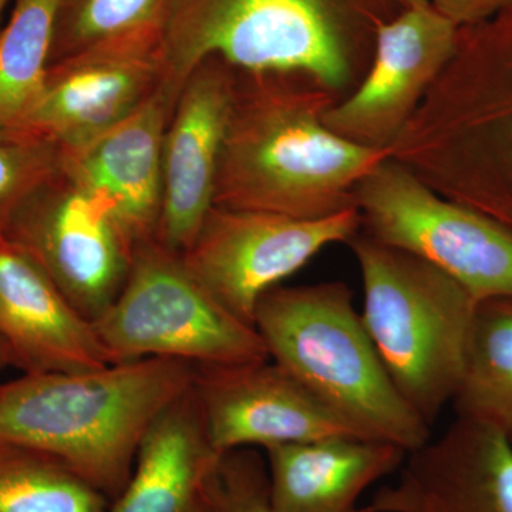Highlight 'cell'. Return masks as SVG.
<instances>
[{
    "instance_id": "1",
    "label": "cell",
    "mask_w": 512,
    "mask_h": 512,
    "mask_svg": "<svg viewBox=\"0 0 512 512\" xmlns=\"http://www.w3.org/2000/svg\"><path fill=\"white\" fill-rule=\"evenodd\" d=\"M338 100L303 74L238 70L215 207L302 220L356 207L357 184L390 150L333 133L323 114Z\"/></svg>"
},
{
    "instance_id": "2",
    "label": "cell",
    "mask_w": 512,
    "mask_h": 512,
    "mask_svg": "<svg viewBox=\"0 0 512 512\" xmlns=\"http://www.w3.org/2000/svg\"><path fill=\"white\" fill-rule=\"evenodd\" d=\"M403 0H173L165 23V82L175 92L218 56L248 73H296L348 96Z\"/></svg>"
},
{
    "instance_id": "3",
    "label": "cell",
    "mask_w": 512,
    "mask_h": 512,
    "mask_svg": "<svg viewBox=\"0 0 512 512\" xmlns=\"http://www.w3.org/2000/svg\"><path fill=\"white\" fill-rule=\"evenodd\" d=\"M194 376L190 363L158 357L23 373L0 384V439L55 458L111 504L130 480L148 430Z\"/></svg>"
},
{
    "instance_id": "4",
    "label": "cell",
    "mask_w": 512,
    "mask_h": 512,
    "mask_svg": "<svg viewBox=\"0 0 512 512\" xmlns=\"http://www.w3.org/2000/svg\"><path fill=\"white\" fill-rule=\"evenodd\" d=\"M269 359L291 373L367 439L407 454L431 429L396 389L345 282L276 286L256 306Z\"/></svg>"
},
{
    "instance_id": "5",
    "label": "cell",
    "mask_w": 512,
    "mask_h": 512,
    "mask_svg": "<svg viewBox=\"0 0 512 512\" xmlns=\"http://www.w3.org/2000/svg\"><path fill=\"white\" fill-rule=\"evenodd\" d=\"M363 284V325L407 404L431 424L453 403L477 301L436 266L366 232L348 242Z\"/></svg>"
},
{
    "instance_id": "6",
    "label": "cell",
    "mask_w": 512,
    "mask_h": 512,
    "mask_svg": "<svg viewBox=\"0 0 512 512\" xmlns=\"http://www.w3.org/2000/svg\"><path fill=\"white\" fill-rule=\"evenodd\" d=\"M93 326L110 363L158 357L198 367L269 360L255 326L227 311L181 255L156 239L136 245L126 284Z\"/></svg>"
},
{
    "instance_id": "7",
    "label": "cell",
    "mask_w": 512,
    "mask_h": 512,
    "mask_svg": "<svg viewBox=\"0 0 512 512\" xmlns=\"http://www.w3.org/2000/svg\"><path fill=\"white\" fill-rule=\"evenodd\" d=\"M370 237L409 252L453 278L477 302L512 298V231L440 195L386 158L355 190Z\"/></svg>"
},
{
    "instance_id": "8",
    "label": "cell",
    "mask_w": 512,
    "mask_h": 512,
    "mask_svg": "<svg viewBox=\"0 0 512 512\" xmlns=\"http://www.w3.org/2000/svg\"><path fill=\"white\" fill-rule=\"evenodd\" d=\"M2 234L92 323L119 296L136 248L106 204L63 170L16 208Z\"/></svg>"
},
{
    "instance_id": "9",
    "label": "cell",
    "mask_w": 512,
    "mask_h": 512,
    "mask_svg": "<svg viewBox=\"0 0 512 512\" xmlns=\"http://www.w3.org/2000/svg\"><path fill=\"white\" fill-rule=\"evenodd\" d=\"M362 228L357 207L318 220L215 207L181 258L232 315L254 326L256 306L329 245Z\"/></svg>"
},
{
    "instance_id": "10",
    "label": "cell",
    "mask_w": 512,
    "mask_h": 512,
    "mask_svg": "<svg viewBox=\"0 0 512 512\" xmlns=\"http://www.w3.org/2000/svg\"><path fill=\"white\" fill-rule=\"evenodd\" d=\"M164 82L163 33L90 47L49 66L30 134L73 153L136 113Z\"/></svg>"
},
{
    "instance_id": "11",
    "label": "cell",
    "mask_w": 512,
    "mask_h": 512,
    "mask_svg": "<svg viewBox=\"0 0 512 512\" xmlns=\"http://www.w3.org/2000/svg\"><path fill=\"white\" fill-rule=\"evenodd\" d=\"M458 28L430 5L384 23L355 89L323 114L326 126L360 146L389 150L456 50Z\"/></svg>"
},
{
    "instance_id": "12",
    "label": "cell",
    "mask_w": 512,
    "mask_h": 512,
    "mask_svg": "<svg viewBox=\"0 0 512 512\" xmlns=\"http://www.w3.org/2000/svg\"><path fill=\"white\" fill-rule=\"evenodd\" d=\"M192 392L218 453L329 437L367 439L274 362L195 367Z\"/></svg>"
},
{
    "instance_id": "13",
    "label": "cell",
    "mask_w": 512,
    "mask_h": 512,
    "mask_svg": "<svg viewBox=\"0 0 512 512\" xmlns=\"http://www.w3.org/2000/svg\"><path fill=\"white\" fill-rule=\"evenodd\" d=\"M238 70L218 56L202 60L181 86L165 130L163 205L156 241L183 254L214 208L222 143Z\"/></svg>"
},
{
    "instance_id": "14",
    "label": "cell",
    "mask_w": 512,
    "mask_h": 512,
    "mask_svg": "<svg viewBox=\"0 0 512 512\" xmlns=\"http://www.w3.org/2000/svg\"><path fill=\"white\" fill-rule=\"evenodd\" d=\"M366 512H512V440L457 417L446 433L407 454L396 484Z\"/></svg>"
},
{
    "instance_id": "15",
    "label": "cell",
    "mask_w": 512,
    "mask_h": 512,
    "mask_svg": "<svg viewBox=\"0 0 512 512\" xmlns=\"http://www.w3.org/2000/svg\"><path fill=\"white\" fill-rule=\"evenodd\" d=\"M178 99L167 82L119 126L73 153H62L64 174L109 208L133 242L156 238L163 205L165 130Z\"/></svg>"
},
{
    "instance_id": "16",
    "label": "cell",
    "mask_w": 512,
    "mask_h": 512,
    "mask_svg": "<svg viewBox=\"0 0 512 512\" xmlns=\"http://www.w3.org/2000/svg\"><path fill=\"white\" fill-rule=\"evenodd\" d=\"M0 339L13 367L23 373L82 372L110 365L93 323L2 232Z\"/></svg>"
},
{
    "instance_id": "17",
    "label": "cell",
    "mask_w": 512,
    "mask_h": 512,
    "mask_svg": "<svg viewBox=\"0 0 512 512\" xmlns=\"http://www.w3.org/2000/svg\"><path fill=\"white\" fill-rule=\"evenodd\" d=\"M276 512H366L367 488L403 467L407 453L387 441L329 437L264 448Z\"/></svg>"
},
{
    "instance_id": "18",
    "label": "cell",
    "mask_w": 512,
    "mask_h": 512,
    "mask_svg": "<svg viewBox=\"0 0 512 512\" xmlns=\"http://www.w3.org/2000/svg\"><path fill=\"white\" fill-rule=\"evenodd\" d=\"M221 454L208 439L191 386L154 421L130 480L107 512H211Z\"/></svg>"
},
{
    "instance_id": "19",
    "label": "cell",
    "mask_w": 512,
    "mask_h": 512,
    "mask_svg": "<svg viewBox=\"0 0 512 512\" xmlns=\"http://www.w3.org/2000/svg\"><path fill=\"white\" fill-rule=\"evenodd\" d=\"M453 406L512 440V298L477 302Z\"/></svg>"
},
{
    "instance_id": "20",
    "label": "cell",
    "mask_w": 512,
    "mask_h": 512,
    "mask_svg": "<svg viewBox=\"0 0 512 512\" xmlns=\"http://www.w3.org/2000/svg\"><path fill=\"white\" fill-rule=\"evenodd\" d=\"M57 5L59 0H16L0 30V134L33 137L30 117L49 69Z\"/></svg>"
},
{
    "instance_id": "21",
    "label": "cell",
    "mask_w": 512,
    "mask_h": 512,
    "mask_svg": "<svg viewBox=\"0 0 512 512\" xmlns=\"http://www.w3.org/2000/svg\"><path fill=\"white\" fill-rule=\"evenodd\" d=\"M110 501L43 451L0 439V512H107Z\"/></svg>"
},
{
    "instance_id": "22",
    "label": "cell",
    "mask_w": 512,
    "mask_h": 512,
    "mask_svg": "<svg viewBox=\"0 0 512 512\" xmlns=\"http://www.w3.org/2000/svg\"><path fill=\"white\" fill-rule=\"evenodd\" d=\"M173 0H59L49 66L138 33H163Z\"/></svg>"
},
{
    "instance_id": "23",
    "label": "cell",
    "mask_w": 512,
    "mask_h": 512,
    "mask_svg": "<svg viewBox=\"0 0 512 512\" xmlns=\"http://www.w3.org/2000/svg\"><path fill=\"white\" fill-rule=\"evenodd\" d=\"M62 170V151L42 138L0 134V232L10 215Z\"/></svg>"
},
{
    "instance_id": "24",
    "label": "cell",
    "mask_w": 512,
    "mask_h": 512,
    "mask_svg": "<svg viewBox=\"0 0 512 512\" xmlns=\"http://www.w3.org/2000/svg\"><path fill=\"white\" fill-rule=\"evenodd\" d=\"M211 512H276L265 458L252 448L222 453L211 481Z\"/></svg>"
},
{
    "instance_id": "25",
    "label": "cell",
    "mask_w": 512,
    "mask_h": 512,
    "mask_svg": "<svg viewBox=\"0 0 512 512\" xmlns=\"http://www.w3.org/2000/svg\"><path fill=\"white\" fill-rule=\"evenodd\" d=\"M512 0H429L431 8L457 28L478 25L497 15Z\"/></svg>"
},
{
    "instance_id": "26",
    "label": "cell",
    "mask_w": 512,
    "mask_h": 512,
    "mask_svg": "<svg viewBox=\"0 0 512 512\" xmlns=\"http://www.w3.org/2000/svg\"><path fill=\"white\" fill-rule=\"evenodd\" d=\"M6 367H13V359L8 346L0 339V370L6 369Z\"/></svg>"
},
{
    "instance_id": "27",
    "label": "cell",
    "mask_w": 512,
    "mask_h": 512,
    "mask_svg": "<svg viewBox=\"0 0 512 512\" xmlns=\"http://www.w3.org/2000/svg\"><path fill=\"white\" fill-rule=\"evenodd\" d=\"M406 8H414V6H427L430 5L429 0H403Z\"/></svg>"
},
{
    "instance_id": "28",
    "label": "cell",
    "mask_w": 512,
    "mask_h": 512,
    "mask_svg": "<svg viewBox=\"0 0 512 512\" xmlns=\"http://www.w3.org/2000/svg\"><path fill=\"white\" fill-rule=\"evenodd\" d=\"M9 2L10 0H0V20H2L3 12H5Z\"/></svg>"
}]
</instances>
